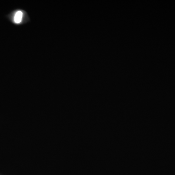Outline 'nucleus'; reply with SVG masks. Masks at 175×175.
<instances>
[{"label": "nucleus", "mask_w": 175, "mask_h": 175, "mask_svg": "<svg viewBox=\"0 0 175 175\" xmlns=\"http://www.w3.org/2000/svg\"><path fill=\"white\" fill-rule=\"evenodd\" d=\"M12 21L16 25H22L30 21L29 15L26 11L23 9H17L13 12L11 17Z\"/></svg>", "instance_id": "1"}]
</instances>
